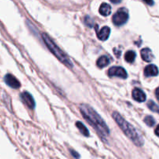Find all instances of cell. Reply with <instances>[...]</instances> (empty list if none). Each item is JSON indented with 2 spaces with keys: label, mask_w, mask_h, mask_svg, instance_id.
Masks as SVG:
<instances>
[{
  "label": "cell",
  "mask_w": 159,
  "mask_h": 159,
  "mask_svg": "<svg viewBox=\"0 0 159 159\" xmlns=\"http://www.w3.org/2000/svg\"><path fill=\"white\" fill-rule=\"evenodd\" d=\"M85 23L89 26V27H93L94 22H93V20L91 17L89 16H86L85 17Z\"/></svg>",
  "instance_id": "cell-18"
},
{
  "label": "cell",
  "mask_w": 159,
  "mask_h": 159,
  "mask_svg": "<svg viewBox=\"0 0 159 159\" xmlns=\"http://www.w3.org/2000/svg\"><path fill=\"white\" fill-rule=\"evenodd\" d=\"M76 127H78V129L79 130V131H80L81 133L84 135V136H85V137L89 136V132L88 129L85 127V126L84 125L82 122H79V121H78V122L76 123Z\"/></svg>",
  "instance_id": "cell-15"
},
{
  "label": "cell",
  "mask_w": 159,
  "mask_h": 159,
  "mask_svg": "<svg viewBox=\"0 0 159 159\" xmlns=\"http://www.w3.org/2000/svg\"><path fill=\"white\" fill-rule=\"evenodd\" d=\"M132 96L134 100L142 102L146 100V95L144 92L138 88H135L132 92Z\"/></svg>",
  "instance_id": "cell-8"
},
{
  "label": "cell",
  "mask_w": 159,
  "mask_h": 159,
  "mask_svg": "<svg viewBox=\"0 0 159 159\" xmlns=\"http://www.w3.org/2000/svg\"><path fill=\"white\" fill-rule=\"evenodd\" d=\"M144 123L147 124L149 127H153L155 124V120L152 116H147L145 118H144Z\"/></svg>",
  "instance_id": "cell-17"
},
{
  "label": "cell",
  "mask_w": 159,
  "mask_h": 159,
  "mask_svg": "<svg viewBox=\"0 0 159 159\" xmlns=\"http://www.w3.org/2000/svg\"><path fill=\"white\" fill-rule=\"evenodd\" d=\"M20 97H21V99L23 100V102H24L30 109H32L33 110V109L35 108V101H34L32 95L30 94L28 92H23V93H21Z\"/></svg>",
  "instance_id": "cell-6"
},
{
  "label": "cell",
  "mask_w": 159,
  "mask_h": 159,
  "mask_svg": "<svg viewBox=\"0 0 159 159\" xmlns=\"http://www.w3.org/2000/svg\"><path fill=\"white\" fill-rule=\"evenodd\" d=\"M96 64H97L98 67H99V68H104V67L107 66V65L110 64V59H109V57L106 55L101 56V57L97 60Z\"/></svg>",
  "instance_id": "cell-13"
},
{
  "label": "cell",
  "mask_w": 159,
  "mask_h": 159,
  "mask_svg": "<svg viewBox=\"0 0 159 159\" xmlns=\"http://www.w3.org/2000/svg\"><path fill=\"white\" fill-rule=\"evenodd\" d=\"M155 96H156L157 99H158L159 102V88H158L156 90H155Z\"/></svg>",
  "instance_id": "cell-21"
},
{
  "label": "cell",
  "mask_w": 159,
  "mask_h": 159,
  "mask_svg": "<svg viewBox=\"0 0 159 159\" xmlns=\"http://www.w3.org/2000/svg\"><path fill=\"white\" fill-rule=\"evenodd\" d=\"M113 118L118 124V126L120 127L123 132L125 134L126 136L130 138L135 145L141 147L144 144V140L142 137L130 123L127 122L125 119L122 117V116L118 112H113Z\"/></svg>",
  "instance_id": "cell-2"
},
{
  "label": "cell",
  "mask_w": 159,
  "mask_h": 159,
  "mask_svg": "<svg viewBox=\"0 0 159 159\" xmlns=\"http://www.w3.org/2000/svg\"><path fill=\"white\" fill-rule=\"evenodd\" d=\"M42 39H43V42L46 44V46L48 47V49L51 51V52L60 61L61 63H63L64 65H66L67 67H69V68H72L73 64L71 63V61H70V59L68 58V56L63 52L61 49L54 42V40L49 37L47 34H42Z\"/></svg>",
  "instance_id": "cell-3"
},
{
  "label": "cell",
  "mask_w": 159,
  "mask_h": 159,
  "mask_svg": "<svg viewBox=\"0 0 159 159\" xmlns=\"http://www.w3.org/2000/svg\"><path fill=\"white\" fill-rule=\"evenodd\" d=\"M122 1V0H110V2L113 3H114V4H116V3H120V2Z\"/></svg>",
  "instance_id": "cell-23"
},
{
  "label": "cell",
  "mask_w": 159,
  "mask_h": 159,
  "mask_svg": "<svg viewBox=\"0 0 159 159\" xmlns=\"http://www.w3.org/2000/svg\"><path fill=\"white\" fill-rule=\"evenodd\" d=\"M129 18L128 11L125 8H121L118 9L117 12L113 15V23L116 26H121L127 22Z\"/></svg>",
  "instance_id": "cell-4"
},
{
  "label": "cell",
  "mask_w": 159,
  "mask_h": 159,
  "mask_svg": "<svg viewBox=\"0 0 159 159\" xmlns=\"http://www.w3.org/2000/svg\"><path fill=\"white\" fill-rule=\"evenodd\" d=\"M126 61L128 63H132L136 58V53L133 51H128L126 52L125 56H124Z\"/></svg>",
  "instance_id": "cell-14"
},
{
  "label": "cell",
  "mask_w": 159,
  "mask_h": 159,
  "mask_svg": "<svg viewBox=\"0 0 159 159\" xmlns=\"http://www.w3.org/2000/svg\"><path fill=\"white\" fill-rule=\"evenodd\" d=\"M81 113L87 122L93 126L96 131L102 137H107L110 134V130L105 121L100 116L87 104H82L79 107Z\"/></svg>",
  "instance_id": "cell-1"
},
{
  "label": "cell",
  "mask_w": 159,
  "mask_h": 159,
  "mask_svg": "<svg viewBox=\"0 0 159 159\" xmlns=\"http://www.w3.org/2000/svg\"><path fill=\"white\" fill-rule=\"evenodd\" d=\"M155 134L157 135V136L159 137V124L158 126H157L156 129H155Z\"/></svg>",
  "instance_id": "cell-22"
},
{
  "label": "cell",
  "mask_w": 159,
  "mask_h": 159,
  "mask_svg": "<svg viewBox=\"0 0 159 159\" xmlns=\"http://www.w3.org/2000/svg\"><path fill=\"white\" fill-rule=\"evenodd\" d=\"M108 75L110 77L116 76V77L122 78V79H127V73L126 70L122 67L113 66L110 68L108 71Z\"/></svg>",
  "instance_id": "cell-5"
},
{
  "label": "cell",
  "mask_w": 159,
  "mask_h": 159,
  "mask_svg": "<svg viewBox=\"0 0 159 159\" xmlns=\"http://www.w3.org/2000/svg\"><path fill=\"white\" fill-rule=\"evenodd\" d=\"M99 13L104 16H107L111 13V6L107 3H102L99 7Z\"/></svg>",
  "instance_id": "cell-12"
},
{
  "label": "cell",
  "mask_w": 159,
  "mask_h": 159,
  "mask_svg": "<svg viewBox=\"0 0 159 159\" xmlns=\"http://www.w3.org/2000/svg\"><path fill=\"white\" fill-rule=\"evenodd\" d=\"M148 108L150 109L151 110H152L153 112H155V113H158L159 114V107L154 101H149V102H148Z\"/></svg>",
  "instance_id": "cell-16"
},
{
  "label": "cell",
  "mask_w": 159,
  "mask_h": 159,
  "mask_svg": "<svg viewBox=\"0 0 159 159\" xmlns=\"http://www.w3.org/2000/svg\"><path fill=\"white\" fill-rule=\"evenodd\" d=\"M141 55L144 61L151 62L154 59V55L152 51L149 48H144L141 51Z\"/></svg>",
  "instance_id": "cell-11"
},
{
  "label": "cell",
  "mask_w": 159,
  "mask_h": 159,
  "mask_svg": "<svg viewBox=\"0 0 159 159\" xmlns=\"http://www.w3.org/2000/svg\"><path fill=\"white\" fill-rule=\"evenodd\" d=\"M148 5H150V6H152L154 4V1L153 0H144Z\"/></svg>",
  "instance_id": "cell-20"
},
{
  "label": "cell",
  "mask_w": 159,
  "mask_h": 159,
  "mask_svg": "<svg viewBox=\"0 0 159 159\" xmlns=\"http://www.w3.org/2000/svg\"><path fill=\"white\" fill-rule=\"evenodd\" d=\"M144 75L147 77H152V76H156L158 75V69L156 65H149L144 68Z\"/></svg>",
  "instance_id": "cell-9"
},
{
  "label": "cell",
  "mask_w": 159,
  "mask_h": 159,
  "mask_svg": "<svg viewBox=\"0 0 159 159\" xmlns=\"http://www.w3.org/2000/svg\"><path fill=\"white\" fill-rule=\"evenodd\" d=\"M5 82L12 89H19L20 87V82H19L18 79L11 74H7L5 76Z\"/></svg>",
  "instance_id": "cell-7"
},
{
  "label": "cell",
  "mask_w": 159,
  "mask_h": 159,
  "mask_svg": "<svg viewBox=\"0 0 159 159\" xmlns=\"http://www.w3.org/2000/svg\"><path fill=\"white\" fill-rule=\"evenodd\" d=\"M70 152H71V155H72V156L74 157L75 158V159H79V158H80V155H79V154L78 153V152H76L75 151L71 150V151H70Z\"/></svg>",
  "instance_id": "cell-19"
},
{
  "label": "cell",
  "mask_w": 159,
  "mask_h": 159,
  "mask_svg": "<svg viewBox=\"0 0 159 159\" xmlns=\"http://www.w3.org/2000/svg\"><path fill=\"white\" fill-rule=\"evenodd\" d=\"M110 34V28L109 26H104L99 31H97V37L100 40H107Z\"/></svg>",
  "instance_id": "cell-10"
}]
</instances>
